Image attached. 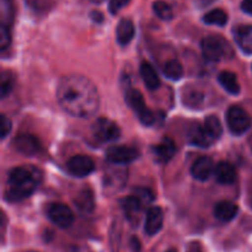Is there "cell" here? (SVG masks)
I'll list each match as a JSON object with an SVG mask.
<instances>
[{
    "mask_svg": "<svg viewBox=\"0 0 252 252\" xmlns=\"http://www.w3.org/2000/svg\"><path fill=\"white\" fill-rule=\"evenodd\" d=\"M57 97L65 112L80 118L95 115L100 105L96 86L79 74H70L59 81Z\"/></svg>",
    "mask_w": 252,
    "mask_h": 252,
    "instance_id": "6da1fadb",
    "label": "cell"
},
{
    "mask_svg": "<svg viewBox=\"0 0 252 252\" xmlns=\"http://www.w3.org/2000/svg\"><path fill=\"white\" fill-rule=\"evenodd\" d=\"M42 182V171L36 166L15 167L10 171L6 182L7 201L19 202L31 196Z\"/></svg>",
    "mask_w": 252,
    "mask_h": 252,
    "instance_id": "7a4b0ae2",
    "label": "cell"
},
{
    "mask_svg": "<svg viewBox=\"0 0 252 252\" xmlns=\"http://www.w3.org/2000/svg\"><path fill=\"white\" fill-rule=\"evenodd\" d=\"M226 122L229 129L235 135H241L251 127L252 120L248 112L239 106H233L226 113Z\"/></svg>",
    "mask_w": 252,
    "mask_h": 252,
    "instance_id": "3957f363",
    "label": "cell"
},
{
    "mask_svg": "<svg viewBox=\"0 0 252 252\" xmlns=\"http://www.w3.org/2000/svg\"><path fill=\"white\" fill-rule=\"evenodd\" d=\"M127 103L137 113L140 122L145 126H152L155 122V115L147 107L142 93L130 89L127 93Z\"/></svg>",
    "mask_w": 252,
    "mask_h": 252,
    "instance_id": "277c9868",
    "label": "cell"
},
{
    "mask_svg": "<svg viewBox=\"0 0 252 252\" xmlns=\"http://www.w3.org/2000/svg\"><path fill=\"white\" fill-rule=\"evenodd\" d=\"M93 133L96 139L107 143L117 140L121 135V129L113 121L101 117L97 118L93 125Z\"/></svg>",
    "mask_w": 252,
    "mask_h": 252,
    "instance_id": "5b68a950",
    "label": "cell"
},
{
    "mask_svg": "<svg viewBox=\"0 0 252 252\" xmlns=\"http://www.w3.org/2000/svg\"><path fill=\"white\" fill-rule=\"evenodd\" d=\"M47 216L49 220L59 228H69L74 221V214L71 209L64 203H51L47 207Z\"/></svg>",
    "mask_w": 252,
    "mask_h": 252,
    "instance_id": "8992f818",
    "label": "cell"
},
{
    "mask_svg": "<svg viewBox=\"0 0 252 252\" xmlns=\"http://www.w3.org/2000/svg\"><path fill=\"white\" fill-rule=\"evenodd\" d=\"M139 157V152L129 145H115L106 152V158L111 164L126 165L134 161Z\"/></svg>",
    "mask_w": 252,
    "mask_h": 252,
    "instance_id": "52a82bcc",
    "label": "cell"
},
{
    "mask_svg": "<svg viewBox=\"0 0 252 252\" xmlns=\"http://www.w3.org/2000/svg\"><path fill=\"white\" fill-rule=\"evenodd\" d=\"M202 53L206 61L218 62L225 53V43L217 36H208L202 41Z\"/></svg>",
    "mask_w": 252,
    "mask_h": 252,
    "instance_id": "ba28073f",
    "label": "cell"
},
{
    "mask_svg": "<svg viewBox=\"0 0 252 252\" xmlns=\"http://www.w3.org/2000/svg\"><path fill=\"white\" fill-rule=\"evenodd\" d=\"M66 169L73 176L85 177L95 170V162L88 155H75L66 162Z\"/></svg>",
    "mask_w": 252,
    "mask_h": 252,
    "instance_id": "9c48e42d",
    "label": "cell"
},
{
    "mask_svg": "<svg viewBox=\"0 0 252 252\" xmlns=\"http://www.w3.org/2000/svg\"><path fill=\"white\" fill-rule=\"evenodd\" d=\"M14 145L17 152L21 154L27 155V157H33L41 152V142L36 135H32L26 133V134H20L15 138Z\"/></svg>",
    "mask_w": 252,
    "mask_h": 252,
    "instance_id": "30bf717a",
    "label": "cell"
},
{
    "mask_svg": "<svg viewBox=\"0 0 252 252\" xmlns=\"http://www.w3.org/2000/svg\"><path fill=\"white\" fill-rule=\"evenodd\" d=\"M189 140L193 145L201 148H209L216 139L209 134L207 128L204 125H199V123H194L189 130Z\"/></svg>",
    "mask_w": 252,
    "mask_h": 252,
    "instance_id": "8fae6325",
    "label": "cell"
},
{
    "mask_svg": "<svg viewBox=\"0 0 252 252\" xmlns=\"http://www.w3.org/2000/svg\"><path fill=\"white\" fill-rule=\"evenodd\" d=\"M214 162L209 157H201L193 162L191 174L198 181H207L214 172Z\"/></svg>",
    "mask_w": 252,
    "mask_h": 252,
    "instance_id": "7c38bea8",
    "label": "cell"
},
{
    "mask_svg": "<svg viewBox=\"0 0 252 252\" xmlns=\"http://www.w3.org/2000/svg\"><path fill=\"white\" fill-rule=\"evenodd\" d=\"M164 223V213L160 207H152L148 209L145 217V233L153 236L159 233Z\"/></svg>",
    "mask_w": 252,
    "mask_h": 252,
    "instance_id": "4fadbf2b",
    "label": "cell"
},
{
    "mask_svg": "<svg viewBox=\"0 0 252 252\" xmlns=\"http://www.w3.org/2000/svg\"><path fill=\"white\" fill-rule=\"evenodd\" d=\"M122 208L125 211L126 216H127L128 220L132 224H137L139 221L140 212H142L143 208V202L142 199L138 196L133 194V196L126 197L125 199H122Z\"/></svg>",
    "mask_w": 252,
    "mask_h": 252,
    "instance_id": "5bb4252c",
    "label": "cell"
},
{
    "mask_svg": "<svg viewBox=\"0 0 252 252\" xmlns=\"http://www.w3.org/2000/svg\"><path fill=\"white\" fill-rule=\"evenodd\" d=\"M153 150H154V155L158 161L165 164V162H169L176 154V144L171 138L166 137L159 144L155 145Z\"/></svg>",
    "mask_w": 252,
    "mask_h": 252,
    "instance_id": "9a60e30c",
    "label": "cell"
},
{
    "mask_svg": "<svg viewBox=\"0 0 252 252\" xmlns=\"http://www.w3.org/2000/svg\"><path fill=\"white\" fill-rule=\"evenodd\" d=\"M216 180L221 185H231L236 180L235 167L228 161H220L214 169Z\"/></svg>",
    "mask_w": 252,
    "mask_h": 252,
    "instance_id": "2e32d148",
    "label": "cell"
},
{
    "mask_svg": "<svg viewBox=\"0 0 252 252\" xmlns=\"http://www.w3.org/2000/svg\"><path fill=\"white\" fill-rule=\"evenodd\" d=\"M239 208L235 203L230 201H221L218 202L214 207V216L217 217V219H219L220 221H230L231 219H234L238 214Z\"/></svg>",
    "mask_w": 252,
    "mask_h": 252,
    "instance_id": "e0dca14e",
    "label": "cell"
},
{
    "mask_svg": "<svg viewBox=\"0 0 252 252\" xmlns=\"http://www.w3.org/2000/svg\"><path fill=\"white\" fill-rule=\"evenodd\" d=\"M235 39L245 53L252 54V26L241 25L235 30Z\"/></svg>",
    "mask_w": 252,
    "mask_h": 252,
    "instance_id": "ac0fdd59",
    "label": "cell"
},
{
    "mask_svg": "<svg viewBox=\"0 0 252 252\" xmlns=\"http://www.w3.org/2000/svg\"><path fill=\"white\" fill-rule=\"evenodd\" d=\"M135 30L134 24L132 20L123 19L121 20L120 24L117 26V41L121 46H127L132 42L133 37H134Z\"/></svg>",
    "mask_w": 252,
    "mask_h": 252,
    "instance_id": "d6986e66",
    "label": "cell"
},
{
    "mask_svg": "<svg viewBox=\"0 0 252 252\" xmlns=\"http://www.w3.org/2000/svg\"><path fill=\"white\" fill-rule=\"evenodd\" d=\"M140 75H142V79L145 85H147V88L150 89V90H157L160 86L159 75H158L154 66L148 63V62H144L140 65Z\"/></svg>",
    "mask_w": 252,
    "mask_h": 252,
    "instance_id": "ffe728a7",
    "label": "cell"
},
{
    "mask_svg": "<svg viewBox=\"0 0 252 252\" xmlns=\"http://www.w3.org/2000/svg\"><path fill=\"white\" fill-rule=\"evenodd\" d=\"M204 95L199 89L186 88L182 94V102L189 108H201L203 105Z\"/></svg>",
    "mask_w": 252,
    "mask_h": 252,
    "instance_id": "44dd1931",
    "label": "cell"
},
{
    "mask_svg": "<svg viewBox=\"0 0 252 252\" xmlns=\"http://www.w3.org/2000/svg\"><path fill=\"white\" fill-rule=\"evenodd\" d=\"M220 85L231 95H238L240 93V84H239L238 76L231 71H221L218 76Z\"/></svg>",
    "mask_w": 252,
    "mask_h": 252,
    "instance_id": "7402d4cb",
    "label": "cell"
},
{
    "mask_svg": "<svg viewBox=\"0 0 252 252\" xmlns=\"http://www.w3.org/2000/svg\"><path fill=\"white\" fill-rule=\"evenodd\" d=\"M75 206L81 213L89 214L94 211L95 202H94V194L90 189H84L76 196Z\"/></svg>",
    "mask_w": 252,
    "mask_h": 252,
    "instance_id": "603a6c76",
    "label": "cell"
},
{
    "mask_svg": "<svg viewBox=\"0 0 252 252\" xmlns=\"http://www.w3.org/2000/svg\"><path fill=\"white\" fill-rule=\"evenodd\" d=\"M126 179H127L126 172L117 170V171L112 172V174L106 175L105 187L106 189L108 187V189H112V191H117V189H120L125 185Z\"/></svg>",
    "mask_w": 252,
    "mask_h": 252,
    "instance_id": "cb8c5ba5",
    "label": "cell"
},
{
    "mask_svg": "<svg viewBox=\"0 0 252 252\" xmlns=\"http://www.w3.org/2000/svg\"><path fill=\"white\" fill-rule=\"evenodd\" d=\"M203 21L208 25L224 26L228 22V14L221 9L211 10L203 16Z\"/></svg>",
    "mask_w": 252,
    "mask_h": 252,
    "instance_id": "d4e9b609",
    "label": "cell"
},
{
    "mask_svg": "<svg viewBox=\"0 0 252 252\" xmlns=\"http://www.w3.org/2000/svg\"><path fill=\"white\" fill-rule=\"evenodd\" d=\"M162 71L171 80H179L184 75V68H182L181 63L176 59H171V61L166 62L164 68H162Z\"/></svg>",
    "mask_w": 252,
    "mask_h": 252,
    "instance_id": "484cf974",
    "label": "cell"
},
{
    "mask_svg": "<svg viewBox=\"0 0 252 252\" xmlns=\"http://www.w3.org/2000/svg\"><path fill=\"white\" fill-rule=\"evenodd\" d=\"M153 10H154L155 15H157L159 19L164 20V21H169L174 17V11H172V7L167 4L166 1H162V0H158L153 4Z\"/></svg>",
    "mask_w": 252,
    "mask_h": 252,
    "instance_id": "4316f807",
    "label": "cell"
},
{
    "mask_svg": "<svg viewBox=\"0 0 252 252\" xmlns=\"http://www.w3.org/2000/svg\"><path fill=\"white\" fill-rule=\"evenodd\" d=\"M204 127L207 128L209 134H211L216 140L218 139L221 135V133H223V127H221L220 121H219V118L214 115L208 116V117L206 118V121H204Z\"/></svg>",
    "mask_w": 252,
    "mask_h": 252,
    "instance_id": "83f0119b",
    "label": "cell"
},
{
    "mask_svg": "<svg viewBox=\"0 0 252 252\" xmlns=\"http://www.w3.org/2000/svg\"><path fill=\"white\" fill-rule=\"evenodd\" d=\"M14 2L12 0H1V25L10 27L14 19Z\"/></svg>",
    "mask_w": 252,
    "mask_h": 252,
    "instance_id": "f1b7e54d",
    "label": "cell"
},
{
    "mask_svg": "<svg viewBox=\"0 0 252 252\" xmlns=\"http://www.w3.org/2000/svg\"><path fill=\"white\" fill-rule=\"evenodd\" d=\"M15 78L10 71H4L1 75V83H0V88H1V97H6L7 94L11 93L12 88H14Z\"/></svg>",
    "mask_w": 252,
    "mask_h": 252,
    "instance_id": "f546056e",
    "label": "cell"
},
{
    "mask_svg": "<svg viewBox=\"0 0 252 252\" xmlns=\"http://www.w3.org/2000/svg\"><path fill=\"white\" fill-rule=\"evenodd\" d=\"M10 42H11L10 27L2 26L1 25V30H0V47H1L2 51H5L10 46Z\"/></svg>",
    "mask_w": 252,
    "mask_h": 252,
    "instance_id": "4dcf8cb0",
    "label": "cell"
},
{
    "mask_svg": "<svg viewBox=\"0 0 252 252\" xmlns=\"http://www.w3.org/2000/svg\"><path fill=\"white\" fill-rule=\"evenodd\" d=\"M130 0H111L110 1V11L111 14L116 15L118 11L123 9L126 5L129 4Z\"/></svg>",
    "mask_w": 252,
    "mask_h": 252,
    "instance_id": "1f68e13d",
    "label": "cell"
},
{
    "mask_svg": "<svg viewBox=\"0 0 252 252\" xmlns=\"http://www.w3.org/2000/svg\"><path fill=\"white\" fill-rule=\"evenodd\" d=\"M0 127H1V138L5 139L11 130V122L5 115H1L0 117Z\"/></svg>",
    "mask_w": 252,
    "mask_h": 252,
    "instance_id": "d6a6232c",
    "label": "cell"
},
{
    "mask_svg": "<svg viewBox=\"0 0 252 252\" xmlns=\"http://www.w3.org/2000/svg\"><path fill=\"white\" fill-rule=\"evenodd\" d=\"M135 196L139 197L140 199H142L143 203H150V202L153 201V193L149 191V189H137V192H135Z\"/></svg>",
    "mask_w": 252,
    "mask_h": 252,
    "instance_id": "836d02e7",
    "label": "cell"
},
{
    "mask_svg": "<svg viewBox=\"0 0 252 252\" xmlns=\"http://www.w3.org/2000/svg\"><path fill=\"white\" fill-rule=\"evenodd\" d=\"M241 9H243L244 12H246V14L252 16V0H243V2H241Z\"/></svg>",
    "mask_w": 252,
    "mask_h": 252,
    "instance_id": "e575fe53",
    "label": "cell"
},
{
    "mask_svg": "<svg viewBox=\"0 0 252 252\" xmlns=\"http://www.w3.org/2000/svg\"><path fill=\"white\" fill-rule=\"evenodd\" d=\"M213 1L214 0H198V2L201 6H206V5H209L211 2H213Z\"/></svg>",
    "mask_w": 252,
    "mask_h": 252,
    "instance_id": "d590c367",
    "label": "cell"
},
{
    "mask_svg": "<svg viewBox=\"0 0 252 252\" xmlns=\"http://www.w3.org/2000/svg\"><path fill=\"white\" fill-rule=\"evenodd\" d=\"M249 144H250V149H251V152H252V134H251L250 139H249Z\"/></svg>",
    "mask_w": 252,
    "mask_h": 252,
    "instance_id": "8d00e7d4",
    "label": "cell"
},
{
    "mask_svg": "<svg viewBox=\"0 0 252 252\" xmlns=\"http://www.w3.org/2000/svg\"><path fill=\"white\" fill-rule=\"evenodd\" d=\"M91 1H93V2H102L103 0H91Z\"/></svg>",
    "mask_w": 252,
    "mask_h": 252,
    "instance_id": "74e56055",
    "label": "cell"
},
{
    "mask_svg": "<svg viewBox=\"0 0 252 252\" xmlns=\"http://www.w3.org/2000/svg\"><path fill=\"white\" fill-rule=\"evenodd\" d=\"M165 252H177L176 250H167V251H165Z\"/></svg>",
    "mask_w": 252,
    "mask_h": 252,
    "instance_id": "f35d334b",
    "label": "cell"
}]
</instances>
